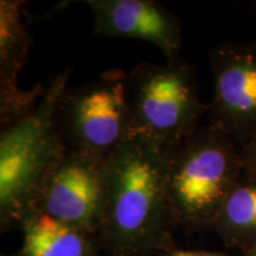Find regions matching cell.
Listing matches in <instances>:
<instances>
[{"mask_svg": "<svg viewBox=\"0 0 256 256\" xmlns=\"http://www.w3.org/2000/svg\"><path fill=\"white\" fill-rule=\"evenodd\" d=\"M168 147L132 138L107 158L104 220L115 243L134 248L145 243L172 211L166 188Z\"/></svg>", "mask_w": 256, "mask_h": 256, "instance_id": "1", "label": "cell"}, {"mask_svg": "<svg viewBox=\"0 0 256 256\" xmlns=\"http://www.w3.org/2000/svg\"><path fill=\"white\" fill-rule=\"evenodd\" d=\"M68 80L69 70L56 75L34 110L2 130L0 206L6 215L25 217L34 209L48 178L68 151L56 124L57 104Z\"/></svg>", "mask_w": 256, "mask_h": 256, "instance_id": "2", "label": "cell"}, {"mask_svg": "<svg viewBox=\"0 0 256 256\" xmlns=\"http://www.w3.org/2000/svg\"><path fill=\"white\" fill-rule=\"evenodd\" d=\"M244 174L238 144L210 124L168 147L166 188L172 211L210 223Z\"/></svg>", "mask_w": 256, "mask_h": 256, "instance_id": "3", "label": "cell"}, {"mask_svg": "<svg viewBox=\"0 0 256 256\" xmlns=\"http://www.w3.org/2000/svg\"><path fill=\"white\" fill-rule=\"evenodd\" d=\"M127 92L132 138L165 147L202 126L209 110L200 100L194 66L179 57L165 64H138L127 72Z\"/></svg>", "mask_w": 256, "mask_h": 256, "instance_id": "4", "label": "cell"}, {"mask_svg": "<svg viewBox=\"0 0 256 256\" xmlns=\"http://www.w3.org/2000/svg\"><path fill=\"white\" fill-rule=\"evenodd\" d=\"M56 124L68 150L107 159L132 138L127 72L110 69L66 88L57 104Z\"/></svg>", "mask_w": 256, "mask_h": 256, "instance_id": "5", "label": "cell"}, {"mask_svg": "<svg viewBox=\"0 0 256 256\" xmlns=\"http://www.w3.org/2000/svg\"><path fill=\"white\" fill-rule=\"evenodd\" d=\"M107 159L68 150L48 178L34 210L82 232L104 220Z\"/></svg>", "mask_w": 256, "mask_h": 256, "instance_id": "6", "label": "cell"}, {"mask_svg": "<svg viewBox=\"0 0 256 256\" xmlns=\"http://www.w3.org/2000/svg\"><path fill=\"white\" fill-rule=\"evenodd\" d=\"M209 124L241 145L256 132V43H224L209 54Z\"/></svg>", "mask_w": 256, "mask_h": 256, "instance_id": "7", "label": "cell"}, {"mask_svg": "<svg viewBox=\"0 0 256 256\" xmlns=\"http://www.w3.org/2000/svg\"><path fill=\"white\" fill-rule=\"evenodd\" d=\"M96 36L142 40L168 60L178 58L182 30L178 18L152 0H88Z\"/></svg>", "mask_w": 256, "mask_h": 256, "instance_id": "8", "label": "cell"}, {"mask_svg": "<svg viewBox=\"0 0 256 256\" xmlns=\"http://www.w3.org/2000/svg\"><path fill=\"white\" fill-rule=\"evenodd\" d=\"M24 2H0V118L2 130L34 110L46 88L23 90L19 75L32 44Z\"/></svg>", "mask_w": 256, "mask_h": 256, "instance_id": "9", "label": "cell"}, {"mask_svg": "<svg viewBox=\"0 0 256 256\" xmlns=\"http://www.w3.org/2000/svg\"><path fill=\"white\" fill-rule=\"evenodd\" d=\"M23 256H88L84 232L31 210L24 217Z\"/></svg>", "mask_w": 256, "mask_h": 256, "instance_id": "10", "label": "cell"}, {"mask_svg": "<svg viewBox=\"0 0 256 256\" xmlns=\"http://www.w3.org/2000/svg\"><path fill=\"white\" fill-rule=\"evenodd\" d=\"M210 223L249 252L256 247V176L242 174Z\"/></svg>", "mask_w": 256, "mask_h": 256, "instance_id": "11", "label": "cell"}, {"mask_svg": "<svg viewBox=\"0 0 256 256\" xmlns=\"http://www.w3.org/2000/svg\"><path fill=\"white\" fill-rule=\"evenodd\" d=\"M238 150L246 174L256 176V132L238 145Z\"/></svg>", "mask_w": 256, "mask_h": 256, "instance_id": "12", "label": "cell"}, {"mask_svg": "<svg viewBox=\"0 0 256 256\" xmlns=\"http://www.w3.org/2000/svg\"><path fill=\"white\" fill-rule=\"evenodd\" d=\"M172 256H223L220 254H212V252H184L179 250L174 252Z\"/></svg>", "mask_w": 256, "mask_h": 256, "instance_id": "13", "label": "cell"}, {"mask_svg": "<svg viewBox=\"0 0 256 256\" xmlns=\"http://www.w3.org/2000/svg\"><path fill=\"white\" fill-rule=\"evenodd\" d=\"M248 256H256V247L252 249V250L249 252V255Z\"/></svg>", "mask_w": 256, "mask_h": 256, "instance_id": "14", "label": "cell"}]
</instances>
